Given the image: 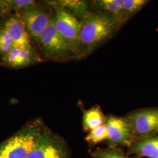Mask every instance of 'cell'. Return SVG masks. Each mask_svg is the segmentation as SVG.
I'll list each match as a JSON object with an SVG mask.
<instances>
[{
    "mask_svg": "<svg viewBox=\"0 0 158 158\" xmlns=\"http://www.w3.org/2000/svg\"><path fill=\"white\" fill-rule=\"evenodd\" d=\"M17 12L26 27L31 41L37 44L40 34L48 27L53 15H51L45 6L36 1Z\"/></svg>",
    "mask_w": 158,
    "mask_h": 158,
    "instance_id": "obj_5",
    "label": "cell"
},
{
    "mask_svg": "<svg viewBox=\"0 0 158 158\" xmlns=\"http://www.w3.org/2000/svg\"><path fill=\"white\" fill-rule=\"evenodd\" d=\"M37 44L43 55L53 60L68 59L72 53L67 42L57 30L54 15L48 27L40 34Z\"/></svg>",
    "mask_w": 158,
    "mask_h": 158,
    "instance_id": "obj_3",
    "label": "cell"
},
{
    "mask_svg": "<svg viewBox=\"0 0 158 158\" xmlns=\"http://www.w3.org/2000/svg\"><path fill=\"white\" fill-rule=\"evenodd\" d=\"M106 118L98 107L85 110L83 115V126L85 131H91L105 124Z\"/></svg>",
    "mask_w": 158,
    "mask_h": 158,
    "instance_id": "obj_12",
    "label": "cell"
},
{
    "mask_svg": "<svg viewBox=\"0 0 158 158\" xmlns=\"http://www.w3.org/2000/svg\"><path fill=\"white\" fill-rule=\"evenodd\" d=\"M108 148L130 147L135 136L128 118L111 116L106 119Z\"/></svg>",
    "mask_w": 158,
    "mask_h": 158,
    "instance_id": "obj_7",
    "label": "cell"
},
{
    "mask_svg": "<svg viewBox=\"0 0 158 158\" xmlns=\"http://www.w3.org/2000/svg\"><path fill=\"white\" fill-rule=\"evenodd\" d=\"M1 25L10 36L14 46L33 47L26 27L18 12L8 17Z\"/></svg>",
    "mask_w": 158,
    "mask_h": 158,
    "instance_id": "obj_10",
    "label": "cell"
},
{
    "mask_svg": "<svg viewBox=\"0 0 158 158\" xmlns=\"http://www.w3.org/2000/svg\"><path fill=\"white\" fill-rule=\"evenodd\" d=\"M116 26V22L111 17L89 13L81 23L80 46L88 50L94 48L113 35Z\"/></svg>",
    "mask_w": 158,
    "mask_h": 158,
    "instance_id": "obj_1",
    "label": "cell"
},
{
    "mask_svg": "<svg viewBox=\"0 0 158 158\" xmlns=\"http://www.w3.org/2000/svg\"><path fill=\"white\" fill-rule=\"evenodd\" d=\"M44 60L33 47L14 46L11 50L1 58L0 65L11 69H23L43 62Z\"/></svg>",
    "mask_w": 158,
    "mask_h": 158,
    "instance_id": "obj_9",
    "label": "cell"
},
{
    "mask_svg": "<svg viewBox=\"0 0 158 158\" xmlns=\"http://www.w3.org/2000/svg\"><path fill=\"white\" fill-rule=\"evenodd\" d=\"M128 148L138 158H158V135L135 139Z\"/></svg>",
    "mask_w": 158,
    "mask_h": 158,
    "instance_id": "obj_11",
    "label": "cell"
},
{
    "mask_svg": "<svg viewBox=\"0 0 158 158\" xmlns=\"http://www.w3.org/2000/svg\"><path fill=\"white\" fill-rule=\"evenodd\" d=\"M55 10V23L57 30L69 46L73 53L80 49V33L81 23L71 12L55 1H48Z\"/></svg>",
    "mask_w": 158,
    "mask_h": 158,
    "instance_id": "obj_4",
    "label": "cell"
},
{
    "mask_svg": "<svg viewBox=\"0 0 158 158\" xmlns=\"http://www.w3.org/2000/svg\"><path fill=\"white\" fill-rule=\"evenodd\" d=\"M14 46L10 36L6 30L0 25V59L5 56Z\"/></svg>",
    "mask_w": 158,
    "mask_h": 158,
    "instance_id": "obj_18",
    "label": "cell"
},
{
    "mask_svg": "<svg viewBox=\"0 0 158 158\" xmlns=\"http://www.w3.org/2000/svg\"><path fill=\"white\" fill-rule=\"evenodd\" d=\"M124 0H100L96 1L97 6L102 10L119 17L123 13V6Z\"/></svg>",
    "mask_w": 158,
    "mask_h": 158,
    "instance_id": "obj_15",
    "label": "cell"
},
{
    "mask_svg": "<svg viewBox=\"0 0 158 158\" xmlns=\"http://www.w3.org/2000/svg\"><path fill=\"white\" fill-rule=\"evenodd\" d=\"M27 158H68V151L60 138L45 129Z\"/></svg>",
    "mask_w": 158,
    "mask_h": 158,
    "instance_id": "obj_6",
    "label": "cell"
},
{
    "mask_svg": "<svg viewBox=\"0 0 158 158\" xmlns=\"http://www.w3.org/2000/svg\"><path fill=\"white\" fill-rule=\"evenodd\" d=\"M136 139L158 134V108H149L133 113L128 118Z\"/></svg>",
    "mask_w": 158,
    "mask_h": 158,
    "instance_id": "obj_8",
    "label": "cell"
},
{
    "mask_svg": "<svg viewBox=\"0 0 158 158\" xmlns=\"http://www.w3.org/2000/svg\"><path fill=\"white\" fill-rule=\"evenodd\" d=\"M55 2L58 5L62 6L68 11L73 12L77 15L81 17L82 19L90 13L88 11L87 4L85 1L61 0Z\"/></svg>",
    "mask_w": 158,
    "mask_h": 158,
    "instance_id": "obj_13",
    "label": "cell"
},
{
    "mask_svg": "<svg viewBox=\"0 0 158 158\" xmlns=\"http://www.w3.org/2000/svg\"><path fill=\"white\" fill-rule=\"evenodd\" d=\"M35 1L33 0H0V15H8L12 12L16 13Z\"/></svg>",
    "mask_w": 158,
    "mask_h": 158,
    "instance_id": "obj_14",
    "label": "cell"
},
{
    "mask_svg": "<svg viewBox=\"0 0 158 158\" xmlns=\"http://www.w3.org/2000/svg\"><path fill=\"white\" fill-rule=\"evenodd\" d=\"M93 158H128L118 148H99L91 152Z\"/></svg>",
    "mask_w": 158,
    "mask_h": 158,
    "instance_id": "obj_17",
    "label": "cell"
},
{
    "mask_svg": "<svg viewBox=\"0 0 158 158\" xmlns=\"http://www.w3.org/2000/svg\"><path fill=\"white\" fill-rule=\"evenodd\" d=\"M145 0H124L123 11L132 14L139 11L147 3Z\"/></svg>",
    "mask_w": 158,
    "mask_h": 158,
    "instance_id": "obj_19",
    "label": "cell"
},
{
    "mask_svg": "<svg viewBox=\"0 0 158 158\" xmlns=\"http://www.w3.org/2000/svg\"><path fill=\"white\" fill-rule=\"evenodd\" d=\"M45 130L38 121L27 125L0 144V158H27Z\"/></svg>",
    "mask_w": 158,
    "mask_h": 158,
    "instance_id": "obj_2",
    "label": "cell"
},
{
    "mask_svg": "<svg viewBox=\"0 0 158 158\" xmlns=\"http://www.w3.org/2000/svg\"><path fill=\"white\" fill-rule=\"evenodd\" d=\"M107 139L108 130L106 123L90 131L85 138L86 141L92 144H97Z\"/></svg>",
    "mask_w": 158,
    "mask_h": 158,
    "instance_id": "obj_16",
    "label": "cell"
}]
</instances>
